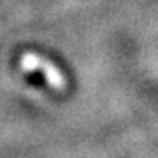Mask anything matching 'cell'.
<instances>
[{"label":"cell","instance_id":"6da1fadb","mask_svg":"<svg viewBox=\"0 0 158 158\" xmlns=\"http://www.w3.org/2000/svg\"><path fill=\"white\" fill-rule=\"evenodd\" d=\"M40 69H43V74H45L48 83L52 86L54 89H57V91H63V89H64L66 80H64L63 74L54 66L51 61L42 58V60H40Z\"/></svg>","mask_w":158,"mask_h":158},{"label":"cell","instance_id":"7a4b0ae2","mask_svg":"<svg viewBox=\"0 0 158 158\" xmlns=\"http://www.w3.org/2000/svg\"><path fill=\"white\" fill-rule=\"evenodd\" d=\"M40 60H42V57H39L32 52H26L22 55L20 64L25 71H37L40 68Z\"/></svg>","mask_w":158,"mask_h":158}]
</instances>
